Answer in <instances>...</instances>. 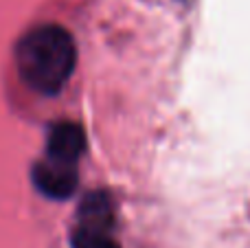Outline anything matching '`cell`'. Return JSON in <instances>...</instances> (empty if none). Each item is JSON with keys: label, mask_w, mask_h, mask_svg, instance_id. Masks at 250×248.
Returning a JSON list of instances; mask_svg holds the SVG:
<instances>
[{"label": "cell", "mask_w": 250, "mask_h": 248, "mask_svg": "<svg viewBox=\"0 0 250 248\" xmlns=\"http://www.w3.org/2000/svg\"><path fill=\"white\" fill-rule=\"evenodd\" d=\"M83 152H86V134H83L82 125L70 121L53 125V130L48 132V139H46L48 158L77 165V161L82 158Z\"/></svg>", "instance_id": "3957f363"}, {"label": "cell", "mask_w": 250, "mask_h": 248, "mask_svg": "<svg viewBox=\"0 0 250 248\" xmlns=\"http://www.w3.org/2000/svg\"><path fill=\"white\" fill-rule=\"evenodd\" d=\"M73 248H121L119 242L110 235V231L90 227H77L70 237Z\"/></svg>", "instance_id": "5b68a950"}, {"label": "cell", "mask_w": 250, "mask_h": 248, "mask_svg": "<svg viewBox=\"0 0 250 248\" xmlns=\"http://www.w3.org/2000/svg\"><path fill=\"white\" fill-rule=\"evenodd\" d=\"M114 224V209L112 202L105 193H88L79 207V227L104 228L110 231Z\"/></svg>", "instance_id": "277c9868"}, {"label": "cell", "mask_w": 250, "mask_h": 248, "mask_svg": "<svg viewBox=\"0 0 250 248\" xmlns=\"http://www.w3.org/2000/svg\"><path fill=\"white\" fill-rule=\"evenodd\" d=\"M33 185L40 193H44L51 200H66L77 189V165L55 158L44 156L40 163H35L31 171Z\"/></svg>", "instance_id": "7a4b0ae2"}, {"label": "cell", "mask_w": 250, "mask_h": 248, "mask_svg": "<svg viewBox=\"0 0 250 248\" xmlns=\"http://www.w3.org/2000/svg\"><path fill=\"white\" fill-rule=\"evenodd\" d=\"M77 64L75 40L60 24H40L22 35L16 66L22 82L40 95H57Z\"/></svg>", "instance_id": "6da1fadb"}]
</instances>
